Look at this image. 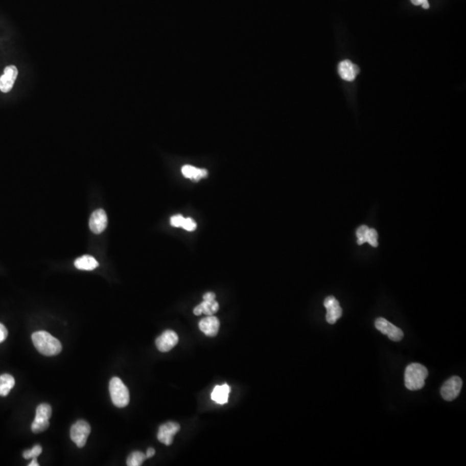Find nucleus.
<instances>
[{
	"label": "nucleus",
	"mask_w": 466,
	"mask_h": 466,
	"mask_svg": "<svg viewBox=\"0 0 466 466\" xmlns=\"http://www.w3.org/2000/svg\"><path fill=\"white\" fill-rule=\"evenodd\" d=\"M181 172L184 176L194 180H199L201 178H204L207 175V170L202 169H197L191 165H185L181 169Z\"/></svg>",
	"instance_id": "a211bd4d"
},
{
	"label": "nucleus",
	"mask_w": 466,
	"mask_h": 466,
	"mask_svg": "<svg viewBox=\"0 0 466 466\" xmlns=\"http://www.w3.org/2000/svg\"><path fill=\"white\" fill-rule=\"evenodd\" d=\"M146 458V455L143 452H134L128 456L126 463L128 466H140L143 464Z\"/></svg>",
	"instance_id": "aec40b11"
},
{
	"label": "nucleus",
	"mask_w": 466,
	"mask_h": 466,
	"mask_svg": "<svg viewBox=\"0 0 466 466\" xmlns=\"http://www.w3.org/2000/svg\"><path fill=\"white\" fill-rule=\"evenodd\" d=\"M15 385V379L12 376L3 374L0 376V397H6Z\"/></svg>",
	"instance_id": "6ab92c4d"
},
{
	"label": "nucleus",
	"mask_w": 466,
	"mask_h": 466,
	"mask_svg": "<svg viewBox=\"0 0 466 466\" xmlns=\"http://www.w3.org/2000/svg\"><path fill=\"white\" fill-rule=\"evenodd\" d=\"M32 342L39 353L42 355L51 357L61 353V342L45 331H39L32 334Z\"/></svg>",
	"instance_id": "f257e3e1"
},
{
	"label": "nucleus",
	"mask_w": 466,
	"mask_h": 466,
	"mask_svg": "<svg viewBox=\"0 0 466 466\" xmlns=\"http://www.w3.org/2000/svg\"><path fill=\"white\" fill-rule=\"evenodd\" d=\"M359 72H360L359 67L349 60H344L339 63V74L340 77L344 81H354L356 76L359 74Z\"/></svg>",
	"instance_id": "4468645a"
},
{
	"label": "nucleus",
	"mask_w": 466,
	"mask_h": 466,
	"mask_svg": "<svg viewBox=\"0 0 466 466\" xmlns=\"http://www.w3.org/2000/svg\"><path fill=\"white\" fill-rule=\"evenodd\" d=\"M8 336V331L6 327L0 323V344L6 340Z\"/></svg>",
	"instance_id": "a878e982"
},
{
	"label": "nucleus",
	"mask_w": 466,
	"mask_h": 466,
	"mask_svg": "<svg viewBox=\"0 0 466 466\" xmlns=\"http://www.w3.org/2000/svg\"><path fill=\"white\" fill-rule=\"evenodd\" d=\"M179 338L174 331H165L155 340V345L161 353H168L178 344Z\"/></svg>",
	"instance_id": "9d476101"
},
{
	"label": "nucleus",
	"mask_w": 466,
	"mask_h": 466,
	"mask_svg": "<svg viewBox=\"0 0 466 466\" xmlns=\"http://www.w3.org/2000/svg\"><path fill=\"white\" fill-rule=\"evenodd\" d=\"M219 327L220 323L219 319L214 315L205 317L199 323L200 331L208 337H215L219 333Z\"/></svg>",
	"instance_id": "ddd939ff"
},
{
	"label": "nucleus",
	"mask_w": 466,
	"mask_h": 466,
	"mask_svg": "<svg viewBox=\"0 0 466 466\" xmlns=\"http://www.w3.org/2000/svg\"><path fill=\"white\" fill-rule=\"evenodd\" d=\"M324 307L327 308V321L333 325L341 317L342 308L339 306V302L336 300L334 296H328L324 300Z\"/></svg>",
	"instance_id": "9b49d317"
},
{
	"label": "nucleus",
	"mask_w": 466,
	"mask_h": 466,
	"mask_svg": "<svg viewBox=\"0 0 466 466\" xmlns=\"http://www.w3.org/2000/svg\"><path fill=\"white\" fill-rule=\"evenodd\" d=\"M219 308V303L217 302L216 300H204L202 303H200V305L195 307L194 309V314L197 316L201 314H205V315L210 316L217 313Z\"/></svg>",
	"instance_id": "2eb2a0df"
},
{
	"label": "nucleus",
	"mask_w": 466,
	"mask_h": 466,
	"mask_svg": "<svg viewBox=\"0 0 466 466\" xmlns=\"http://www.w3.org/2000/svg\"><path fill=\"white\" fill-rule=\"evenodd\" d=\"M29 466H39L38 462L36 460V458L31 459V463H29Z\"/></svg>",
	"instance_id": "c756f323"
},
{
	"label": "nucleus",
	"mask_w": 466,
	"mask_h": 466,
	"mask_svg": "<svg viewBox=\"0 0 466 466\" xmlns=\"http://www.w3.org/2000/svg\"><path fill=\"white\" fill-rule=\"evenodd\" d=\"M196 226H197L196 223L194 222L191 218H187V219L184 218L183 223H182V225H181V227L183 228V229L189 230V231H193V230L196 229Z\"/></svg>",
	"instance_id": "b1692460"
},
{
	"label": "nucleus",
	"mask_w": 466,
	"mask_h": 466,
	"mask_svg": "<svg viewBox=\"0 0 466 466\" xmlns=\"http://www.w3.org/2000/svg\"><path fill=\"white\" fill-rule=\"evenodd\" d=\"M155 451L154 448H149V449L147 450V452H146L145 455H146V458H152L153 456L155 455Z\"/></svg>",
	"instance_id": "c85d7f7f"
},
{
	"label": "nucleus",
	"mask_w": 466,
	"mask_h": 466,
	"mask_svg": "<svg viewBox=\"0 0 466 466\" xmlns=\"http://www.w3.org/2000/svg\"><path fill=\"white\" fill-rule=\"evenodd\" d=\"M413 6H422L423 9H428L430 7L428 0H411Z\"/></svg>",
	"instance_id": "bb28decb"
},
{
	"label": "nucleus",
	"mask_w": 466,
	"mask_h": 466,
	"mask_svg": "<svg viewBox=\"0 0 466 466\" xmlns=\"http://www.w3.org/2000/svg\"><path fill=\"white\" fill-rule=\"evenodd\" d=\"M109 391L111 402L118 408H125L130 403V393L120 378H111L109 383Z\"/></svg>",
	"instance_id": "7ed1b4c3"
},
{
	"label": "nucleus",
	"mask_w": 466,
	"mask_h": 466,
	"mask_svg": "<svg viewBox=\"0 0 466 466\" xmlns=\"http://www.w3.org/2000/svg\"><path fill=\"white\" fill-rule=\"evenodd\" d=\"M462 386H463V381L459 377H457V376L452 377L442 386L441 389H440L441 397L446 401L452 402L458 397Z\"/></svg>",
	"instance_id": "423d86ee"
},
{
	"label": "nucleus",
	"mask_w": 466,
	"mask_h": 466,
	"mask_svg": "<svg viewBox=\"0 0 466 466\" xmlns=\"http://www.w3.org/2000/svg\"><path fill=\"white\" fill-rule=\"evenodd\" d=\"M375 325L381 333L388 336V339L392 341H401L403 339V332L402 329L388 322L384 318H378L375 321Z\"/></svg>",
	"instance_id": "0eeeda50"
},
{
	"label": "nucleus",
	"mask_w": 466,
	"mask_h": 466,
	"mask_svg": "<svg viewBox=\"0 0 466 466\" xmlns=\"http://www.w3.org/2000/svg\"><path fill=\"white\" fill-rule=\"evenodd\" d=\"M18 76V69L14 65H9L4 70L3 75L0 76V91L4 94L11 91Z\"/></svg>",
	"instance_id": "6e6552de"
},
{
	"label": "nucleus",
	"mask_w": 466,
	"mask_h": 466,
	"mask_svg": "<svg viewBox=\"0 0 466 466\" xmlns=\"http://www.w3.org/2000/svg\"><path fill=\"white\" fill-rule=\"evenodd\" d=\"M369 227L367 225H361L357 230V237H358V244H363L366 242L367 233Z\"/></svg>",
	"instance_id": "4be33fe9"
},
{
	"label": "nucleus",
	"mask_w": 466,
	"mask_h": 466,
	"mask_svg": "<svg viewBox=\"0 0 466 466\" xmlns=\"http://www.w3.org/2000/svg\"><path fill=\"white\" fill-rule=\"evenodd\" d=\"M91 433V427L85 421H78L73 425L70 430V437L73 442L80 448L86 446V440Z\"/></svg>",
	"instance_id": "39448f33"
},
{
	"label": "nucleus",
	"mask_w": 466,
	"mask_h": 466,
	"mask_svg": "<svg viewBox=\"0 0 466 466\" xmlns=\"http://www.w3.org/2000/svg\"><path fill=\"white\" fill-rule=\"evenodd\" d=\"M42 447L40 445H36L35 447L31 450H26L22 453V457L25 459H32L34 458H37L41 453H42Z\"/></svg>",
	"instance_id": "412c9836"
},
{
	"label": "nucleus",
	"mask_w": 466,
	"mask_h": 466,
	"mask_svg": "<svg viewBox=\"0 0 466 466\" xmlns=\"http://www.w3.org/2000/svg\"><path fill=\"white\" fill-rule=\"evenodd\" d=\"M52 408L47 403H42L36 408V417L31 424V430L35 433H42L50 427Z\"/></svg>",
	"instance_id": "20e7f679"
},
{
	"label": "nucleus",
	"mask_w": 466,
	"mask_h": 466,
	"mask_svg": "<svg viewBox=\"0 0 466 466\" xmlns=\"http://www.w3.org/2000/svg\"><path fill=\"white\" fill-rule=\"evenodd\" d=\"M184 218L183 217L178 214V215H175L173 216L171 219H170V223L171 225L174 226V227H181L182 225V223H183Z\"/></svg>",
	"instance_id": "393cba45"
},
{
	"label": "nucleus",
	"mask_w": 466,
	"mask_h": 466,
	"mask_svg": "<svg viewBox=\"0 0 466 466\" xmlns=\"http://www.w3.org/2000/svg\"><path fill=\"white\" fill-rule=\"evenodd\" d=\"M107 226V216L103 209H98L92 213L89 220V227L92 232L100 234L106 230Z\"/></svg>",
	"instance_id": "f8f14e48"
},
{
	"label": "nucleus",
	"mask_w": 466,
	"mask_h": 466,
	"mask_svg": "<svg viewBox=\"0 0 466 466\" xmlns=\"http://www.w3.org/2000/svg\"><path fill=\"white\" fill-rule=\"evenodd\" d=\"M180 425L175 422H167L159 427L157 433V438L161 443L166 446H170L173 443V439L175 434L180 431Z\"/></svg>",
	"instance_id": "1a4fd4ad"
},
{
	"label": "nucleus",
	"mask_w": 466,
	"mask_h": 466,
	"mask_svg": "<svg viewBox=\"0 0 466 466\" xmlns=\"http://www.w3.org/2000/svg\"><path fill=\"white\" fill-rule=\"evenodd\" d=\"M230 391V387L226 383L223 385L216 386L212 392V399L218 404H221V405L225 404V403H227Z\"/></svg>",
	"instance_id": "dca6fc26"
},
{
	"label": "nucleus",
	"mask_w": 466,
	"mask_h": 466,
	"mask_svg": "<svg viewBox=\"0 0 466 466\" xmlns=\"http://www.w3.org/2000/svg\"><path fill=\"white\" fill-rule=\"evenodd\" d=\"M215 297H216V295H215L214 293H213V292H208V293L204 294L203 299H204V300H215Z\"/></svg>",
	"instance_id": "cd10ccee"
},
{
	"label": "nucleus",
	"mask_w": 466,
	"mask_h": 466,
	"mask_svg": "<svg viewBox=\"0 0 466 466\" xmlns=\"http://www.w3.org/2000/svg\"><path fill=\"white\" fill-rule=\"evenodd\" d=\"M378 231L375 229H369L367 233L366 242H368L373 247H378Z\"/></svg>",
	"instance_id": "5701e85b"
},
{
	"label": "nucleus",
	"mask_w": 466,
	"mask_h": 466,
	"mask_svg": "<svg viewBox=\"0 0 466 466\" xmlns=\"http://www.w3.org/2000/svg\"><path fill=\"white\" fill-rule=\"evenodd\" d=\"M428 377L427 368L421 364H411L405 369L406 388L414 391L419 390L425 385V380Z\"/></svg>",
	"instance_id": "f03ea898"
},
{
	"label": "nucleus",
	"mask_w": 466,
	"mask_h": 466,
	"mask_svg": "<svg viewBox=\"0 0 466 466\" xmlns=\"http://www.w3.org/2000/svg\"><path fill=\"white\" fill-rule=\"evenodd\" d=\"M75 266L81 270H94L99 266V263L94 257L85 255L75 260Z\"/></svg>",
	"instance_id": "f3484780"
}]
</instances>
